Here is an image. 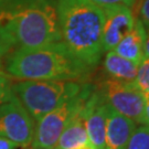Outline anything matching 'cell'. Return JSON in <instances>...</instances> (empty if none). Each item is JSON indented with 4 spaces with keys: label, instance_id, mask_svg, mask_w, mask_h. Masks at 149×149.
<instances>
[{
    "label": "cell",
    "instance_id": "20",
    "mask_svg": "<svg viewBox=\"0 0 149 149\" xmlns=\"http://www.w3.org/2000/svg\"><path fill=\"white\" fill-rule=\"evenodd\" d=\"M19 148L15 143H12L8 139L0 137V149H17Z\"/></svg>",
    "mask_w": 149,
    "mask_h": 149
},
{
    "label": "cell",
    "instance_id": "21",
    "mask_svg": "<svg viewBox=\"0 0 149 149\" xmlns=\"http://www.w3.org/2000/svg\"><path fill=\"white\" fill-rule=\"evenodd\" d=\"M145 24V31H146V37H145V59H149V24Z\"/></svg>",
    "mask_w": 149,
    "mask_h": 149
},
{
    "label": "cell",
    "instance_id": "4",
    "mask_svg": "<svg viewBox=\"0 0 149 149\" xmlns=\"http://www.w3.org/2000/svg\"><path fill=\"white\" fill-rule=\"evenodd\" d=\"M84 86L79 81H19L12 92L37 123L45 114L76 96Z\"/></svg>",
    "mask_w": 149,
    "mask_h": 149
},
{
    "label": "cell",
    "instance_id": "8",
    "mask_svg": "<svg viewBox=\"0 0 149 149\" xmlns=\"http://www.w3.org/2000/svg\"><path fill=\"white\" fill-rule=\"evenodd\" d=\"M104 12L103 51H112L133 30L136 18L133 9L126 6L115 5L102 7Z\"/></svg>",
    "mask_w": 149,
    "mask_h": 149
},
{
    "label": "cell",
    "instance_id": "13",
    "mask_svg": "<svg viewBox=\"0 0 149 149\" xmlns=\"http://www.w3.org/2000/svg\"><path fill=\"white\" fill-rule=\"evenodd\" d=\"M103 66L109 77L125 82H135L139 69V64L124 59L113 50L104 53Z\"/></svg>",
    "mask_w": 149,
    "mask_h": 149
},
{
    "label": "cell",
    "instance_id": "11",
    "mask_svg": "<svg viewBox=\"0 0 149 149\" xmlns=\"http://www.w3.org/2000/svg\"><path fill=\"white\" fill-rule=\"evenodd\" d=\"M145 24L140 18H136L133 30L113 50L124 59L140 64L145 60Z\"/></svg>",
    "mask_w": 149,
    "mask_h": 149
},
{
    "label": "cell",
    "instance_id": "2",
    "mask_svg": "<svg viewBox=\"0 0 149 149\" xmlns=\"http://www.w3.org/2000/svg\"><path fill=\"white\" fill-rule=\"evenodd\" d=\"M6 73L18 81H79L93 68L73 54L62 41L11 51L5 59Z\"/></svg>",
    "mask_w": 149,
    "mask_h": 149
},
{
    "label": "cell",
    "instance_id": "22",
    "mask_svg": "<svg viewBox=\"0 0 149 149\" xmlns=\"http://www.w3.org/2000/svg\"><path fill=\"white\" fill-rule=\"evenodd\" d=\"M7 55H8V51H7V49L5 48L3 43L1 42V40H0V65L3 63V61H5Z\"/></svg>",
    "mask_w": 149,
    "mask_h": 149
},
{
    "label": "cell",
    "instance_id": "18",
    "mask_svg": "<svg viewBox=\"0 0 149 149\" xmlns=\"http://www.w3.org/2000/svg\"><path fill=\"white\" fill-rule=\"evenodd\" d=\"M140 19L144 23L149 24V0H140Z\"/></svg>",
    "mask_w": 149,
    "mask_h": 149
},
{
    "label": "cell",
    "instance_id": "19",
    "mask_svg": "<svg viewBox=\"0 0 149 149\" xmlns=\"http://www.w3.org/2000/svg\"><path fill=\"white\" fill-rule=\"evenodd\" d=\"M144 101H145V125L149 127V94L144 93Z\"/></svg>",
    "mask_w": 149,
    "mask_h": 149
},
{
    "label": "cell",
    "instance_id": "9",
    "mask_svg": "<svg viewBox=\"0 0 149 149\" xmlns=\"http://www.w3.org/2000/svg\"><path fill=\"white\" fill-rule=\"evenodd\" d=\"M106 108V103L94 87L83 107L87 137L94 149H105Z\"/></svg>",
    "mask_w": 149,
    "mask_h": 149
},
{
    "label": "cell",
    "instance_id": "15",
    "mask_svg": "<svg viewBox=\"0 0 149 149\" xmlns=\"http://www.w3.org/2000/svg\"><path fill=\"white\" fill-rule=\"evenodd\" d=\"M135 83L143 93L149 94V59H145L139 64Z\"/></svg>",
    "mask_w": 149,
    "mask_h": 149
},
{
    "label": "cell",
    "instance_id": "12",
    "mask_svg": "<svg viewBox=\"0 0 149 149\" xmlns=\"http://www.w3.org/2000/svg\"><path fill=\"white\" fill-rule=\"evenodd\" d=\"M88 146L91 145L87 137L85 119L82 108L64 128L53 149H80Z\"/></svg>",
    "mask_w": 149,
    "mask_h": 149
},
{
    "label": "cell",
    "instance_id": "14",
    "mask_svg": "<svg viewBox=\"0 0 149 149\" xmlns=\"http://www.w3.org/2000/svg\"><path fill=\"white\" fill-rule=\"evenodd\" d=\"M125 149H149V127L140 125L135 129Z\"/></svg>",
    "mask_w": 149,
    "mask_h": 149
},
{
    "label": "cell",
    "instance_id": "17",
    "mask_svg": "<svg viewBox=\"0 0 149 149\" xmlns=\"http://www.w3.org/2000/svg\"><path fill=\"white\" fill-rule=\"evenodd\" d=\"M95 5L100 7H107V6H115V5H122L126 6L128 8L133 9L135 6L138 3L140 0H91Z\"/></svg>",
    "mask_w": 149,
    "mask_h": 149
},
{
    "label": "cell",
    "instance_id": "6",
    "mask_svg": "<svg viewBox=\"0 0 149 149\" xmlns=\"http://www.w3.org/2000/svg\"><path fill=\"white\" fill-rule=\"evenodd\" d=\"M96 90L103 101L113 109L130 118L136 124L145 125L144 93L135 82H125L108 77L102 81Z\"/></svg>",
    "mask_w": 149,
    "mask_h": 149
},
{
    "label": "cell",
    "instance_id": "3",
    "mask_svg": "<svg viewBox=\"0 0 149 149\" xmlns=\"http://www.w3.org/2000/svg\"><path fill=\"white\" fill-rule=\"evenodd\" d=\"M61 41L84 63L94 68L103 51L104 12L91 0H56Z\"/></svg>",
    "mask_w": 149,
    "mask_h": 149
},
{
    "label": "cell",
    "instance_id": "5",
    "mask_svg": "<svg viewBox=\"0 0 149 149\" xmlns=\"http://www.w3.org/2000/svg\"><path fill=\"white\" fill-rule=\"evenodd\" d=\"M94 86L84 83V86L76 96L62 103L53 111L45 114L36 123L34 136L31 149H53L64 128L70 120L83 108L87 97Z\"/></svg>",
    "mask_w": 149,
    "mask_h": 149
},
{
    "label": "cell",
    "instance_id": "1",
    "mask_svg": "<svg viewBox=\"0 0 149 149\" xmlns=\"http://www.w3.org/2000/svg\"><path fill=\"white\" fill-rule=\"evenodd\" d=\"M0 40L8 53L60 42L56 0H0Z\"/></svg>",
    "mask_w": 149,
    "mask_h": 149
},
{
    "label": "cell",
    "instance_id": "7",
    "mask_svg": "<svg viewBox=\"0 0 149 149\" xmlns=\"http://www.w3.org/2000/svg\"><path fill=\"white\" fill-rule=\"evenodd\" d=\"M36 122L13 94L9 101L0 105V137L18 146L30 147L34 136Z\"/></svg>",
    "mask_w": 149,
    "mask_h": 149
},
{
    "label": "cell",
    "instance_id": "24",
    "mask_svg": "<svg viewBox=\"0 0 149 149\" xmlns=\"http://www.w3.org/2000/svg\"><path fill=\"white\" fill-rule=\"evenodd\" d=\"M26 149H31V147H28V148H26Z\"/></svg>",
    "mask_w": 149,
    "mask_h": 149
},
{
    "label": "cell",
    "instance_id": "10",
    "mask_svg": "<svg viewBox=\"0 0 149 149\" xmlns=\"http://www.w3.org/2000/svg\"><path fill=\"white\" fill-rule=\"evenodd\" d=\"M107 105V104H106ZM130 118L107 105L105 125V149H125L129 139L137 128Z\"/></svg>",
    "mask_w": 149,
    "mask_h": 149
},
{
    "label": "cell",
    "instance_id": "16",
    "mask_svg": "<svg viewBox=\"0 0 149 149\" xmlns=\"http://www.w3.org/2000/svg\"><path fill=\"white\" fill-rule=\"evenodd\" d=\"M13 95L11 77L3 71H0V105L9 101Z\"/></svg>",
    "mask_w": 149,
    "mask_h": 149
},
{
    "label": "cell",
    "instance_id": "23",
    "mask_svg": "<svg viewBox=\"0 0 149 149\" xmlns=\"http://www.w3.org/2000/svg\"><path fill=\"white\" fill-rule=\"evenodd\" d=\"M80 149H94V148H92L91 146H88V147H84V148H80Z\"/></svg>",
    "mask_w": 149,
    "mask_h": 149
}]
</instances>
